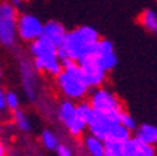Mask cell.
Masks as SVG:
<instances>
[{"mask_svg":"<svg viewBox=\"0 0 157 156\" xmlns=\"http://www.w3.org/2000/svg\"><path fill=\"white\" fill-rule=\"evenodd\" d=\"M4 98H6V106L9 110L16 111L20 108V97L16 91H6L4 93Z\"/></svg>","mask_w":157,"mask_h":156,"instance_id":"cell-22","label":"cell"},{"mask_svg":"<svg viewBox=\"0 0 157 156\" xmlns=\"http://www.w3.org/2000/svg\"><path fill=\"white\" fill-rule=\"evenodd\" d=\"M122 113V111H121ZM121 113H109V114H100L94 113V117L87 124V130L93 137L105 141L108 134L111 132L119 122Z\"/></svg>","mask_w":157,"mask_h":156,"instance_id":"cell-9","label":"cell"},{"mask_svg":"<svg viewBox=\"0 0 157 156\" xmlns=\"http://www.w3.org/2000/svg\"><path fill=\"white\" fill-rule=\"evenodd\" d=\"M62 72L55 76V86L58 91L63 96L65 100H70L78 103L84 100L90 93V87L87 86L77 62L63 61Z\"/></svg>","mask_w":157,"mask_h":156,"instance_id":"cell-2","label":"cell"},{"mask_svg":"<svg viewBox=\"0 0 157 156\" xmlns=\"http://www.w3.org/2000/svg\"><path fill=\"white\" fill-rule=\"evenodd\" d=\"M119 122H121L122 127H125L129 132H135L137 128V124H136V120H135L133 117H132L129 113H126V111H122L121 113V117H119Z\"/></svg>","mask_w":157,"mask_h":156,"instance_id":"cell-21","label":"cell"},{"mask_svg":"<svg viewBox=\"0 0 157 156\" xmlns=\"http://www.w3.org/2000/svg\"><path fill=\"white\" fill-rule=\"evenodd\" d=\"M78 66L82 69L84 80L87 83V86L90 87V90L105 86L108 79V72H105L102 68H100L93 56H88V58L80 61Z\"/></svg>","mask_w":157,"mask_h":156,"instance_id":"cell-10","label":"cell"},{"mask_svg":"<svg viewBox=\"0 0 157 156\" xmlns=\"http://www.w3.org/2000/svg\"><path fill=\"white\" fill-rule=\"evenodd\" d=\"M104 156H122V155H119V153H114V152H109V150H105Z\"/></svg>","mask_w":157,"mask_h":156,"instance_id":"cell-28","label":"cell"},{"mask_svg":"<svg viewBox=\"0 0 157 156\" xmlns=\"http://www.w3.org/2000/svg\"><path fill=\"white\" fill-rule=\"evenodd\" d=\"M18 72L21 78V85L24 87L28 101L34 103L38 98V86H39V72L34 68L33 61L28 55L18 56Z\"/></svg>","mask_w":157,"mask_h":156,"instance_id":"cell-7","label":"cell"},{"mask_svg":"<svg viewBox=\"0 0 157 156\" xmlns=\"http://www.w3.org/2000/svg\"><path fill=\"white\" fill-rule=\"evenodd\" d=\"M83 145H84V149L87 152V156H104L105 152L104 141L93 137L91 134H88V135L84 137Z\"/></svg>","mask_w":157,"mask_h":156,"instance_id":"cell-15","label":"cell"},{"mask_svg":"<svg viewBox=\"0 0 157 156\" xmlns=\"http://www.w3.org/2000/svg\"><path fill=\"white\" fill-rule=\"evenodd\" d=\"M2 78H3V73H2V70H0V80H2Z\"/></svg>","mask_w":157,"mask_h":156,"instance_id":"cell-30","label":"cell"},{"mask_svg":"<svg viewBox=\"0 0 157 156\" xmlns=\"http://www.w3.org/2000/svg\"><path fill=\"white\" fill-rule=\"evenodd\" d=\"M28 52L33 65L39 73L49 76H58L62 72V61L58 56V46L53 45L46 37H39L38 39L29 42Z\"/></svg>","mask_w":157,"mask_h":156,"instance_id":"cell-3","label":"cell"},{"mask_svg":"<svg viewBox=\"0 0 157 156\" xmlns=\"http://www.w3.org/2000/svg\"><path fill=\"white\" fill-rule=\"evenodd\" d=\"M91 56L98 63V66L102 68L105 72L114 70L115 66L118 65V55L115 52V46L109 39H100Z\"/></svg>","mask_w":157,"mask_h":156,"instance_id":"cell-11","label":"cell"},{"mask_svg":"<svg viewBox=\"0 0 157 156\" xmlns=\"http://www.w3.org/2000/svg\"><path fill=\"white\" fill-rule=\"evenodd\" d=\"M137 23L142 26L144 31L157 37V11L153 9H144L137 16Z\"/></svg>","mask_w":157,"mask_h":156,"instance_id":"cell-14","label":"cell"},{"mask_svg":"<svg viewBox=\"0 0 157 156\" xmlns=\"http://www.w3.org/2000/svg\"><path fill=\"white\" fill-rule=\"evenodd\" d=\"M7 106H6V98H4V94L0 96V113H3V111H6Z\"/></svg>","mask_w":157,"mask_h":156,"instance_id":"cell-25","label":"cell"},{"mask_svg":"<svg viewBox=\"0 0 157 156\" xmlns=\"http://www.w3.org/2000/svg\"><path fill=\"white\" fill-rule=\"evenodd\" d=\"M17 7L9 2H0V45L13 48L17 41Z\"/></svg>","mask_w":157,"mask_h":156,"instance_id":"cell-4","label":"cell"},{"mask_svg":"<svg viewBox=\"0 0 157 156\" xmlns=\"http://www.w3.org/2000/svg\"><path fill=\"white\" fill-rule=\"evenodd\" d=\"M2 94H4V91H3V89H2V86H0V96Z\"/></svg>","mask_w":157,"mask_h":156,"instance_id":"cell-29","label":"cell"},{"mask_svg":"<svg viewBox=\"0 0 157 156\" xmlns=\"http://www.w3.org/2000/svg\"><path fill=\"white\" fill-rule=\"evenodd\" d=\"M56 155L58 156H75L73 155V150L67 146V145H63L60 143L58 148H56Z\"/></svg>","mask_w":157,"mask_h":156,"instance_id":"cell-24","label":"cell"},{"mask_svg":"<svg viewBox=\"0 0 157 156\" xmlns=\"http://www.w3.org/2000/svg\"><path fill=\"white\" fill-rule=\"evenodd\" d=\"M135 138L140 143L154 146L157 143V127L153 124H140L135 131Z\"/></svg>","mask_w":157,"mask_h":156,"instance_id":"cell-13","label":"cell"},{"mask_svg":"<svg viewBox=\"0 0 157 156\" xmlns=\"http://www.w3.org/2000/svg\"><path fill=\"white\" fill-rule=\"evenodd\" d=\"M13 118H14V124L17 125V128L20 131H23V132H29L31 131V128H33L31 121H29L28 115L24 111H21L20 108L13 111Z\"/></svg>","mask_w":157,"mask_h":156,"instance_id":"cell-19","label":"cell"},{"mask_svg":"<svg viewBox=\"0 0 157 156\" xmlns=\"http://www.w3.org/2000/svg\"><path fill=\"white\" fill-rule=\"evenodd\" d=\"M41 142L48 150H56V148L60 145L58 135L52 130H44L41 134Z\"/></svg>","mask_w":157,"mask_h":156,"instance_id":"cell-17","label":"cell"},{"mask_svg":"<svg viewBox=\"0 0 157 156\" xmlns=\"http://www.w3.org/2000/svg\"><path fill=\"white\" fill-rule=\"evenodd\" d=\"M139 150H140V142L135 137H131L122 143V155L124 156H139Z\"/></svg>","mask_w":157,"mask_h":156,"instance_id":"cell-20","label":"cell"},{"mask_svg":"<svg viewBox=\"0 0 157 156\" xmlns=\"http://www.w3.org/2000/svg\"><path fill=\"white\" fill-rule=\"evenodd\" d=\"M0 156H6V148L2 143V141H0Z\"/></svg>","mask_w":157,"mask_h":156,"instance_id":"cell-27","label":"cell"},{"mask_svg":"<svg viewBox=\"0 0 157 156\" xmlns=\"http://www.w3.org/2000/svg\"><path fill=\"white\" fill-rule=\"evenodd\" d=\"M76 110H77L78 118L84 121L86 125L94 117V110L91 108V106H90V103L87 100H82V101H78V103H76Z\"/></svg>","mask_w":157,"mask_h":156,"instance_id":"cell-16","label":"cell"},{"mask_svg":"<svg viewBox=\"0 0 157 156\" xmlns=\"http://www.w3.org/2000/svg\"><path fill=\"white\" fill-rule=\"evenodd\" d=\"M7 2H9V3H11V4H13V6L18 7V6H21V4H23V2H24V0H7Z\"/></svg>","mask_w":157,"mask_h":156,"instance_id":"cell-26","label":"cell"},{"mask_svg":"<svg viewBox=\"0 0 157 156\" xmlns=\"http://www.w3.org/2000/svg\"><path fill=\"white\" fill-rule=\"evenodd\" d=\"M88 103L94 110V113L109 114V113H121L124 111V104L112 90L105 86L93 89L88 93Z\"/></svg>","mask_w":157,"mask_h":156,"instance_id":"cell-5","label":"cell"},{"mask_svg":"<svg viewBox=\"0 0 157 156\" xmlns=\"http://www.w3.org/2000/svg\"><path fill=\"white\" fill-rule=\"evenodd\" d=\"M56 117L59 122L66 128L72 137L78 138L87 130V125L83 120H80L76 110V103L70 100H62L56 107Z\"/></svg>","mask_w":157,"mask_h":156,"instance_id":"cell-6","label":"cell"},{"mask_svg":"<svg viewBox=\"0 0 157 156\" xmlns=\"http://www.w3.org/2000/svg\"><path fill=\"white\" fill-rule=\"evenodd\" d=\"M44 34V23L34 14H18L17 20V37L24 42H33Z\"/></svg>","mask_w":157,"mask_h":156,"instance_id":"cell-8","label":"cell"},{"mask_svg":"<svg viewBox=\"0 0 157 156\" xmlns=\"http://www.w3.org/2000/svg\"><path fill=\"white\" fill-rule=\"evenodd\" d=\"M66 34H67V30L65 28V26H63L60 21L51 20V21H46V23L44 24V34L42 35L46 37V38H48L53 45L58 46V48L63 44Z\"/></svg>","mask_w":157,"mask_h":156,"instance_id":"cell-12","label":"cell"},{"mask_svg":"<svg viewBox=\"0 0 157 156\" xmlns=\"http://www.w3.org/2000/svg\"><path fill=\"white\" fill-rule=\"evenodd\" d=\"M101 39L100 33L91 26H80L67 31L63 44L58 48L60 61L80 62L94 54L98 41Z\"/></svg>","mask_w":157,"mask_h":156,"instance_id":"cell-1","label":"cell"},{"mask_svg":"<svg viewBox=\"0 0 157 156\" xmlns=\"http://www.w3.org/2000/svg\"><path fill=\"white\" fill-rule=\"evenodd\" d=\"M139 156H157L156 149L151 145H144L140 143V150H139Z\"/></svg>","mask_w":157,"mask_h":156,"instance_id":"cell-23","label":"cell"},{"mask_svg":"<svg viewBox=\"0 0 157 156\" xmlns=\"http://www.w3.org/2000/svg\"><path fill=\"white\" fill-rule=\"evenodd\" d=\"M131 137H132V132H129V131H128L125 127H122L121 124H118L117 127H115L111 132L108 134L107 139L108 141H114V142L124 143L125 141H128ZM107 139H105V141H107Z\"/></svg>","mask_w":157,"mask_h":156,"instance_id":"cell-18","label":"cell"}]
</instances>
